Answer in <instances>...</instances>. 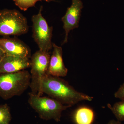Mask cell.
<instances>
[{"label": "cell", "instance_id": "e0dca14e", "mask_svg": "<svg viewBox=\"0 0 124 124\" xmlns=\"http://www.w3.org/2000/svg\"><path fill=\"white\" fill-rule=\"evenodd\" d=\"M5 55L4 52L0 48V62L1 61Z\"/></svg>", "mask_w": 124, "mask_h": 124}, {"label": "cell", "instance_id": "4fadbf2b", "mask_svg": "<svg viewBox=\"0 0 124 124\" xmlns=\"http://www.w3.org/2000/svg\"><path fill=\"white\" fill-rule=\"evenodd\" d=\"M42 1L47 2L50 1V0H13L15 4L23 11H27L30 7L35 6L38 1Z\"/></svg>", "mask_w": 124, "mask_h": 124}, {"label": "cell", "instance_id": "9a60e30c", "mask_svg": "<svg viewBox=\"0 0 124 124\" xmlns=\"http://www.w3.org/2000/svg\"><path fill=\"white\" fill-rule=\"evenodd\" d=\"M115 97L121 100H124V83L121 85L114 94Z\"/></svg>", "mask_w": 124, "mask_h": 124}, {"label": "cell", "instance_id": "3957f363", "mask_svg": "<svg viewBox=\"0 0 124 124\" xmlns=\"http://www.w3.org/2000/svg\"><path fill=\"white\" fill-rule=\"evenodd\" d=\"M29 105L44 120L60 121L62 112L71 106L65 105L51 98L29 93Z\"/></svg>", "mask_w": 124, "mask_h": 124}, {"label": "cell", "instance_id": "8992f818", "mask_svg": "<svg viewBox=\"0 0 124 124\" xmlns=\"http://www.w3.org/2000/svg\"><path fill=\"white\" fill-rule=\"evenodd\" d=\"M43 7H40L38 13L32 17V37L38 45L39 50L48 52L53 48L52 38L53 28L49 26L46 20L43 17Z\"/></svg>", "mask_w": 124, "mask_h": 124}, {"label": "cell", "instance_id": "8fae6325", "mask_svg": "<svg viewBox=\"0 0 124 124\" xmlns=\"http://www.w3.org/2000/svg\"><path fill=\"white\" fill-rule=\"evenodd\" d=\"M94 117L93 111L86 107L77 108L73 115V119L76 124H92L94 121Z\"/></svg>", "mask_w": 124, "mask_h": 124}, {"label": "cell", "instance_id": "7c38bea8", "mask_svg": "<svg viewBox=\"0 0 124 124\" xmlns=\"http://www.w3.org/2000/svg\"><path fill=\"white\" fill-rule=\"evenodd\" d=\"M107 106L110 109L117 120L121 122L124 121V100L116 103L113 106L108 104Z\"/></svg>", "mask_w": 124, "mask_h": 124}, {"label": "cell", "instance_id": "7a4b0ae2", "mask_svg": "<svg viewBox=\"0 0 124 124\" xmlns=\"http://www.w3.org/2000/svg\"><path fill=\"white\" fill-rule=\"evenodd\" d=\"M31 74L26 70L0 74V97L7 100L24 93L30 86Z\"/></svg>", "mask_w": 124, "mask_h": 124}, {"label": "cell", "instance_id": "2e32d148", "mask_svg": "<svg viewBox=\"0 0 124 124\" xmlns=\"http://www.w3.org/2000/svg\"><path fill=\"white\" fill-rule=\"evenodd\" d=\"M107 124H122L121 122L118 120H112L109 121Z\"/></svg>", "mask_w": 124, "mask_h": 124}, {"label": "cell", "instance_id": "5bb4252c", "mask_svg": "<svg viewBox=\"0 0 124 124\" xmlns=\"http://www.w3.org/2000/svg\"><path fill=\"white\" fill-rule=\"evenodd\" d=\"M11 115L8 105H0V124H9Z\"/></svg>", "mask_w": 124, "mask_h": 124}, {"label": "cell", "instance_id": "6da1fadb", "mask_svg": "<svg viewBox=\"0 0 124 124\" xmlns=\"http://www.w3.org/2000/svg\"><path fill=\"white\" fill-rule=\"evenodd\" d=\"M43 93L65 105L72 106L84 100L92 101L93 98L76 90L66 81L47 74L41 85Z\"/></svg>", "mask_w": 124, "mask_h": 124}, {"label": "cell", "instance_id": "30bf717a", "mask_svg": "<svg viewBox=\"0 0 124 124\" xmlns=\"http://www.w3.org/2000/svg\"><path fill=\"white\" fill-rule=\"evenodd\" d=\"M53 50L50 57L47 74L58 77L66 76L68 70L63 62L62 48L53 43Z\"/></svg>", "mask_w": 124, "mask_h": 124}, {"label": "cell", "instance_id": "ba28073f", "mask_svg": "<svg viewBox=\"0 0 124 124\" xmlns=\"http://www.w3.org/2000/svg\"><path fill=\"white\" fill-rule=\"evenodd\" d=\"M0 48L6 55L28 58L31 55L29 47L17 38H0Z\"/></svg>", "mask_w": 124, "mask_h": 124}, {"label": "cell", "instance_id": "277c9868", "mask_svg": "<svg viewBox=\"0 0 124 124\" xmlns=\"http://www.w3.org/2000/svg\"><path fill=\"white\" fill-rule=\"evenodd\" d=\"M26 18L16 10H0V36H20L27 33Z\"/></svg>", "mask_w": 124, "mask_h": 124}, {"label": "cell", "instance_id": "52a82bcc", "mask_svg": "<svg viewBox=\"0 0 124 124\" xmlns=\"http://www.w3.org/2000/svg\"><path fill=\"white\" fill-rule=\"evenodd\" d=\"M72 1L70 7L68 8L65 15L62 18L65 31V38L62 45L67 42L69 32L79 27L83 3L81 0H72Z\"/></svg>", "mask_w": 124, "mask_h": 124}, {"label": "cell", "instance_id": "9c48e42d", "mask_svg": "<svg viewBox=\"0 0 124 124\" xmlns=\"http://www.w3.org/2000/svg\"><path fill=\"white\" fill-rule=\"evenodd\" d=\"M31 67L28 58L5 55L0 62V74L15 73Z\"/></svg>", "mask_w": 124, "mask_h": 124}, {"label": "cell", "instance_id": "5b68a950", "mask_svg": "<svg viewBox=\"0 0 124 124\" xmlns=\"http://www.w3.org/2000/svg\"><path fill=\"white\" fill-rule=\"evenodd\" d=\"M50 56L48 52L39 50L34 54L31 60V93L38 96L43 94L41 90L42 82L48 73Z\"/></svg>", "mask_w": 124, "mask_h": 124}]
</instances>
